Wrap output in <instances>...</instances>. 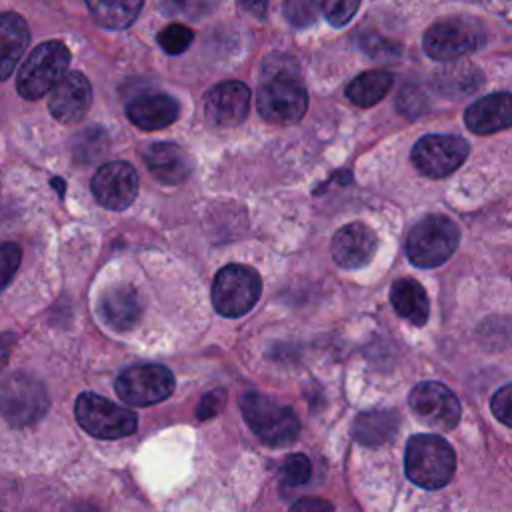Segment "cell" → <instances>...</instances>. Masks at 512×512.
I'll use <instances>...</instances> for the list:
<instances>
[{"mask_svg": "<svg viewBox=\"0 0 512 512\" xmlns=\"http://www.w3.org/2000/svg\"><path fill=\"white\" fill-rule=\"evenodd\" d=\"M48 410V394L40 380L26 372H10L0 378V414L14 426H30Z\"/></svg>", "mask_w": 512, "mask_h": 512, "instance_id": "8992f818", "label": "cell"}, {"mask_svg": "<svg viewBox=\"0 0 512 512\" xmlns=\"http://www.w3.org/2000/svg\"><path fill=\"white\" fill-rule=\"evenodd\" d=\"M486 40L482 22L470 16H450L424 32V52L434 60H456L476 52Z\"/></svg>", "mask_w": 512, "mask_h": 512, "instance_id": "52a82bcc", "label": "cell"}, {"mask_svg": "<svg viewBox=\"0 0 512 512\" xmlns=\"http://www.w3.org/2000/svg\"><path fill=\"white\" fill-rule=\"evenodd\" d=\"M226 404V390L222 388H216L208 394L202 396L198 408H196V416L198 420H208V418H214Z\"/></svg>", "mask_w": 512, "mask_h": 512, "instance_id": "836d02e7", "label": "cell"}, {"mask_svg": "<svg viewBox=\"0 0 512 512\" xmlns=\"http://www.w3.org/2000/svg\"><path fill=\"white\" fill-rule=\"evenodd\" d=\"M460 244L458 224L444 214L424 216L410 230L406 256L418 268H436L444 264Z\"/></svg>", "mask_w": 512, "mask_h": 512, "instance_id": "277c9868", "label": "cell"}, {"mask_svg": "<svg viewBox=\"0 0 512 512\" xmlns=\"http://www.w3.org/2000/svg\"><path fill=\"white\" fill-rule=\"evenodd\" d=\"M192 40H194V32L184 24H168L158 34V44L168 54H182L184 50H188Z\"/></svg>", "mask_w": 512, "mask_h": 512, "instance_id": "f1b7e54d", "label": "cell"}, {"mask_svg": "<svg viewBox=\"0 0 512 512\" xmlns=\"http://www.w3.org/2000/svg\"><path fill=\"white\" fill-rule=\"evenodd\" d=\"M178 102L164 92H148L132 98L126 104L128 120L140 130H162L176 122Z\"/></svg>", "mask_w": 512, "mask_h": 512, "instance_id": "ac0fdd59", "label": "cell"}, {"mask_svg": "<svg viewBox=\"0 0 512 512\" xmlns=\"http://www.w3.org/2000/svg\"><path fill=\"white\" fill-rule=\"evenodd\" d=\"M294 510H332V504L326 502V500H320V498H304L296 504H292Z\"/></svg>", "mask_w": 512, "mask_h": 512, "instance_id": "8d00e7d4", "label": "cell"}, {"mask_svg": "<svg viewBox=\"0 0 512 512\" xmlns=\"http://www.w3.org/2000/svg\"><path fill=\"white\" fill-rule=\"evenodd\" d=\"M398 108L408 116H418L426 108V98L416 86H406L398 96Z\"/></svg>", "mask_w": 512, "mask_h": 512, "instance_id": "e575fe53", "label": "cell"}, {"mask_svg": "<svg viewBox=\"0 0 512 512\" xmlns=\"http://www.w3.org/2000/svg\"><path fill=\"white\" fill-rule=\"evenodd\" d=\"M250 108V88L238 80L216 84L204 102L206 120L216 128H234L244 122Z\"/></svg>", "mask_w": 512, "mask_h": 512, "instance_id": "5bb4252c", "label": "cell"}, {"mask_svg": "<svg viewBox=\"0 0 512 512\" xmlns=\"http://www.w3.org/2000/svg\"><path fill=\"white\" fill-rule=\"evenodd\" d=\"M394 312L414 326H424L430 316V300L426 290L414 278H398L390 288Z\"/></svg>", "mask_w": 512, "mask_h": 512, "instance_id": "7402d4cb", "label": "cell"}, {"mask_svg": "<svg viewBox=\"0 0 512 512\" xmlns=\"http://www.w3.org/2000/svg\"><path fill=\"white\" fill-rule=\"evenodd\" d=\"M98 310H100L102 320L110 328H114L118 332H126L140 322L142 300H140V294L132 286L116 284V286H110L100 296Z\"/></svg>", "mask_w": 512, "mask_h": 512, "instance_id": "d6986e66", "label": "cell"}, {"mask_svg": "<svg viewBox=\"0 0 512 512\" xmlns=\"http://www.w3.org/2000/svg\"><path fill=\"white\" fill-rule=\"evenodd\" d=\"M392 74L388 70H368L358 74L346 88V96L352 104L360 108H370L378 104L392 88Z\"/></svg>", "mask_w": 512, "mask_h": 512, "instance_id": "cb8c5ba5", "label": "cell"}, {"mask_svg": "<svg viewBox=\"0 0 512 512\" xmlns=\"http://www.w3.org/2000/svg\"><path fill=\"white\" fill-rule=\"evenodd\" d=\"M396 426H398V420H396L394 412L372 410V412H364L356 418L352 434L360 444L380 446L394 436Z\"/></svg>", "mask_w": 512, "mask_h": 512, "instance_id": "484cf974", "label": "cell"}, {"mask_svg": "<svg viewBox=\"0 0 512 512\" xmlns=\"http://www.w3.org/2000/svg\"><path fill=\"white\" fill-rule=\"evenodd\" d=\"M144 0H86L92 18L112 30L128 28L140 14Z\"/></svg>", "mask_w": 512, "mask_h": 512, "instance_id": "d4e9b609", "label": "cell"}, {"mask_svg": "<svg viewBox=\"0 0 512 512\" xmlns=\"http://www.w3.org/2000/svg\"><path fill=\"white\" fill-rule=\"evenodd\" d=\"M322 4V12L326 16V20L332 24V26H344L348 24L358 6H360V0H320Z\"/></svg>", "mask_w": 512, "mask_h": 512, "instance_id": "f546056e", "label": "cell"}, {"mask_svg": "<svg viewBox=\"0 0 512 512\" xmlns=\"http://www.w3.org/2000/svg\"><path fill=\"white\" fill-rule=\"evenodd\" d=\"M320 12V0H284V16L296 26L304 28L316 22Z\"/></svg>", "mask_w": 512, "mask_h": 512, "instance_id": "83f0119b", "label": "cell"}, {"mask_svg": "<svg viewBox=\"0 0 512 512\" xmlns=\"http://www.w3.org/2000/svg\"><path fill=\"white\" fill-rule=\"evenodd\" d=\"M16 344V336L14 334H0V370L8 364L10 352Z\"/></svg>", "mask_w": 512, "mask_h": 512, "instance_id": "74e56055", "label": "cell"}, {"mask_svg": "<svg viewBox=\"0 0 512 512\" xmlns=\"http://www.w3.org/2000/svg\"><path fill=\"white\" fill-rule=\"evenodd\" d=\"M220 0H158V6L166 16H178L186 20L206 18L216 10Z\"/></svg>", "mask_w": 512, "mask_h": 512, "instance_id": "4316f807", "label": "cell"}, {"mask_svg": "<svg viewBox=\"0 0 512 512\" xmlns=\"http://www.w3.org/2000/svg\"><path fill=\"white\" fill-rule=\"evenodd\" d=\"M74 414L78 424L96 438L102 440H116L130 436L136 426L138 418L132 410L114 404L112 400L98 396L94 392H84L78 396Z\"/></svg>", "mask_w": 512, "mask_h": 512, "instance_id": "9c48e42d", "label": "cell"}, {"mask_svg": "<svg viewBox=\"0 0 512 512\" xmlns=\"http://www.w3.org/2000/svg\"><path fill=\"white\" fill-rule=\"evenodd\" d=\"M464 122L474 134H492L512 124V98L508 92L488 94L472 102L464 112Z\"/></svg>", "mask_w": 512, "mask_h": 512, "instance_id": "ffe728a7", "label": "cell"}, {"mask_svg": "<svg viewBox=\"0 0 512 512\" xmlns=\"http://www.w3.org/2000/svg\"><path fill=\"white\" fill-rule=\"evenodd\" d=\"M492 414L506 426L510 428L512 426V386L510 384H504L502 388L496 390V394L492 396Z\"/></svg>", "mask_w": 512, "mask_h": 512, "instance_id": "d6a6232c", "label": "cell"}, {"mask_svg": "<svg viewBox=\"0 0 512 512\" xmlns=\"http://www.w3.org/2000/svg\"><path fill=\"white\" fill-rule=\"evenodd\" d=\"M378 250V238L372 228L362 222H352L342 226L330 244L332 258L338 266L346 270H358L366 266Z\"/></svg>", "mask_w": 512, "mask_h": 512, "instance_id": "2e32d148", "label": "cell"}, {"mask_svg": "<svg viewBox=\"0 0 512 512\" xmlns=\"http://www.w3.org/2000/svg\"><path fill=\"white\" fill-rule=\"evenodd\" d=\"M70 64V50L60 40H46L38 44L24 60L16 88L26 100H38L52 90V86L66 74Z\"/></svg>", "mask_w": 512, "mask_h": 512, "instance_id": "5b68a950", "label": "cell"}, {"mask_svg": "<svg viewBox=\"0 0 512 512\" xmlns=\"http://www.w3.org/2000/svg\"><path fill=\"white\" fill-rule=\"evenodd\" d=\"M22 260V250L18 244L6 242L0 244V290L6 288V284L12 280L14 272L18 270Z\"/></svg>", "mask_w": 512, "mask_h": 512, "instance_id": "1f68e13d", "label": "cell"}, {"mask_svg": "<svg viewBox=\"0 0 512 512\" xmlns=\"http://www.w3.org/2000/svg\"><path fill=\"white\" fill-rule=\"evenodd\" d=\"M240 412L250 430L268 446H288L298 438L300 420L296 412L266 394L244 392L240 396Z\"/></svg>", "mask_w": 512, "mask_h": 512, "instance_id": "3957f363", "label": "cell"}, {"mask_svg": "<svg viewBox=\"0 0 512 512\" xmlns=\"http://www.w3.org/2000/svg\"><path fill=\"white\" fill-rule=\"evenodd\" d=\"M404 470L410 482L424 490L446 486L456 470L454 448L438 434H416L406 442Z\"/></svg>", "mask_w": 512, "mask_h": 512, "instance_id": "7a4b0ae2", "label": "cell"}, {"mask_svg": "<svg viewBox=\"0 0 512 512\" xmlns=\"http://www.w3.org/2000/svg\"><path fill=\"white\" fill-rule=\"evenodd\" d=\"M92 104V86L82 72H66L50 90L48 108L62 124H76Z\"/></svg>", "mask_w": 512, "mask_h": 512, "instance_id": "9a60e30c", "label": "cell"}, {"mask_svg": "<svg viewBox=\"0 0 512 512\" xmlns=\"http://www.w3.org/2000/svg\"><path fill=\"white\" fill-rule=\"evenodd\" d=\"M484 82V76L482 72L470 64V62H462L456 58V62L452 64H446L442 68L436 70L434 74V88L444 94V96H450V98H462V96H468L472 92H476Z\"/></svg>", "mask_w": 512, "mask_h": 512, "instance_id": "603a6c76", "label": "cell"}, {"mask_svg": "<svg viewBox=\"0 0 512 512\" xmlns=\"http://www.w3.org/2000/svg\"><path fill=\"white\" fill-rule=\"evenodd\" d=\"M114 388L118 398L130 406H152L172 396L176 380L162 364H140L124 370Z\"/></svg>", "mask_w": 512, "mask_h": 512, "instance_id": "30bf717a", "label": "cell"}, {"mask_svg": "<svg viewBox=\"0 0 512 512\" xmlns=\"http://www.w3.org/2000/svg\"><path fill=\"white\" fill-rule=\"evenodd\" d=\"M262 292L260 274L246 264L224 266L212 284V304L226 318L244 316L254 308Z\"/></svg>", "mask_w": 512, "mask_h": 512, "instance_id": "ba28073f", "label": "cell"}, {"mask_svg": "<svg viewBox=\"0 0 512 512\" xmlns=\"http://www.w3.org/2000/svg\"><path fill=\"white\" fill-rule=\"evenodd\" d=\"M408 406L426 428L438 432L452 430L462 416L460 400L440 382H422L412 388Z\"/></svg>", "mask_w": 512, "mask_h": 512, "instance_id": "7c38bea8", "label": "cell"}, {"mask_svg": "<svg viewBox=\"0 0 512 512\" xmlns=\"http://www.w3.org/2000/svg\"><path fill=\"white\" fill-rule=\"evenodd\" d=\"M470 146L454 134H426L412 148L414 168L428 178H444L468 158Z\"/></svg>", "mask_w": 512, "mask_h": 512, "instance_id": "8fae6325", "label": "cell"}, {"mask_svg": "<svg viewBox=\"0 0 512 512\" xmlns=\"http://www.w3.org/2000/svg\"><path fill=\"white\" fill-rule=\"evenodd\" d=\"M238 6L254 18H262L266 14L268 0H238Z\"/></svg>", "mask_w": 512, "mask_h": 512, "instance_id": "d590c367", "label": "cell"}, {"mask_svg": "<svg viewBox=\"0 0 512 512\" xmlns=\"http://www.w3.org/2000/svg\"><path fill=\"white\" fill-rule=\"evenodd\" d=\"M92 194L108 210H126L138 194V172L128 162H108L92 176Z\"/></svg>", "mask_w": 512, "mask_h": 512, "instance_id": "4fadbf2b", "label": "cell"}, {"mask_svg": "<svg viewBox=\"0 0 512 512\" xmlns=\"http://www.w3.org/2000/svg\"><path fill=\"white\" fill-rule=\"evenodd\" d=\"M30 42V28L16 12L0 14V82L6 80Z\"/></svg>", "mask_w": 512, "mask_h": 512, "instance_id": "44dd1931", "label": "cell"}, {"mask_svg": "<svg viewBox=\"0 0 512 512\" xmlns=\"http://www.w3.org/2000/svg\"><path fill=\"white\" fill-rule=\"evenodd\" d=\"M310 474H312V464L304 454H290L282 466V478L290 486H300L308 482Z\"/></svg>", "mask_w": 512, "mask_h": 512, "instance_id": "4dcf8cb0", "label": "cell"}, {"mask_svg": "<svg viewBox=\"0 0 512 512\" xmlns=\"http://www.w3.org/2000/svg\"><path fill=\"white\" fill-rule=\"evenodd\" d=\"M256 108L266 122L276 126H290L304 118L308 94L298 64L290 56L274 54L266 58Z\"/></svg>", "mask_w": 512, "mask_h": 512, "instance_id": "6da1fadb", "label": "cell"}, {"mask_svg": "<svg viewBox=\"0 0 512 512\" xmlns=\"http://www.w3.org/2000/svg\"><path fill=\"white\" fill-rule=\"evenodd\" d=\"M152 176L162 184H180L192 174V156L174 142H154L142 152Z\"/></svg>", "mask_w": 512, "mask_h": 512, "instance_id": "e0dca14e", "label": "cell"}]
</instances>
